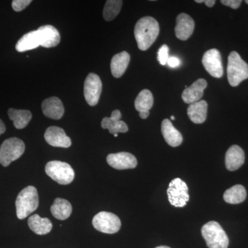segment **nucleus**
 Returning <instances> with one entry per match:
<instances>
[{
    "mask_svg": "<svg viewBox=\"0 0 248 248\" xmlns=\"http://www.w3.org/2000/svg\"><path fill=\"white\" fill-rule=\"evenodd\" d=\"M180 63V60L175 58V57H170L167 62V64H169V66L172 67V68H176V67L179 66Z\"/></svg>",
    "mask_w": 248,
    "mask_h": 248,
    "instance_id": "nucleus-32",
    "label": "nucleus"
},
{
    "mask_svg": "<svg viewBox=\"0 0 248 248\" xmlns=\"http://www.w3.org/2000/svg\"><path fill=\"white\" fill-rule=\"evenodd\" d=\"M122 3L123 1L121 0H108L103 11L104 19L107 22L113 20L120 14Z\"/></svg>",
    "mask_w": 248,
    "mask_h": 248,
    "instance_id": "nucleus-28",
    "label": "nucleus"
},
{
    "mask_svg": "<svg viewBox=\"0 0 248 248\" xmlns=\"http://www.w3.org/2000/svg\"><path fill=\"white\" fill-rule=\"evenodd\" d=\"M208 83L204 79L196 80L190 87H187L182 93V99L186 104H193L199 102L203 96L204 90Z\"/></svg>",
    "mask_w": 248,
    "mask_h": 248,
    "instance_id": "nucleus-15",
    "label": "nucleus"
},
{
    "mask_svg": "<svg viewBox=\"0 0 248 248\" xmlns=\"http://www.w3.org/2000/svg\"><path fill=\"white\" fill-rule=\"evenodd\" d=\"M31 2V0H14L12 1V8L16 12H19L25 9Z\"/></svg>",
    "mask_w": 248,
    "mask_h": 248,
    "instance_id": "nucleus-30",
    "label": "nucleus"
},
{
    "mask_svg": "<svg viewBox=\"0 0 248 248\" xmlns=\"http://www.w3.org/2000/svg\"><path fill=\"white\" fill-rule=\"evenodd\" d=\"M72 210L73 208L71 203L61 198H57L50 208L52 215L58 220L67 219L71 216Z\"/></svg>",
    "mask_w": 248,
    "mask_h": 248,
    "instance_id": "nucleus-24",
    "label": "nucleus"
},
{
    "mask_svg": "<svg viewBox=\"0 0 248 248\" xmlns=\"http://www.w3.org/2000/svg\"><path fill=\"white\" fill-rule=\"evenodd\" d=\"M169 58V47L166 45L161 46L158 50V61L161 65L164 66L167 64Z\"/></svg>",
    "mask_w": 248,
    "mask_h": 248,
    "instance_id": "nucleus-29",
    "label": "nucleus"
},
{
    "mask_svg": "<svg viewBox=\"0 0 248 248\" xmlns=\"http://www.w3.org/2000/svg\"><path fill=\"white\" fill-rule=\"evenodd\" d=\"M45 171L48 177L60 185H68L75 178V172L71 166L62 161H49L46 165Z\"/></svg>",
    "mask_w": 248,
    "mask_h": 248,
    "instance_id": "nucleus-6",
    "label": "nucleus"
},
{
    "mask_svg": "<svg viewBox=\"0 0 248 248\" xmlns=\"http://www.w3.org/2000/svg\"><path fill=\"white\" fill-rule=\"evenodd\" d=\"M150 115V111H143L140 112V117L143 120H146Z\"/></svg>",
    "mask_w": 248,
    "mask_h": 248,
    "instance_id": "nucleus-33",
    "label": "nucleus"
},
{
    "mask_svg": "<svg viewBox=\"0 0 248 248\" xmlns=\"http://www.w3.org/2000/svg\"><path fill=\"white\" fill-rule=\"evenodd\" d=\"M175 35L180 40L186 41L190 38L195 29V21L186 14H180L176 19Z\"/></svg>",
    "mask_w": 248,
    "mask_h": 248,
    "instance_id": "nucleus-14",
    "label": "nucleus"
},
{
    "mask_svg": "<svg viewBox=\"0 0 248 248\" xmlns=\"http://www.w3.org/2000/svg\"><path fill=\"white\" fill-rule=\"evenodd\" d=\"M8 115L10 120L14 122V126L17 129L26 128L32 119V113L28 110L10 108L8 111Z\"/></svg>",
    "mask_w": 248,
    "mask_h": 248,
    "instance_id": "nucleus-25",
    "label": "nucleus"
},
{
    "mask_svg": "<svg viewBox=\"0 0 248 248\" xmlns=\"http://www.w3.org/2000/svg\"><path fill=\"white\" fill-rule=\"evenodd\" d=\"M154 99L149 90H142L135 101V107L139 112L150 111L153 107Z\"/></svg>",
    "mask_w": 248,
    "mask_h": 248,
    "instance_id": "nucleus-27",
    "label": "nucleus"
},
{
    "mask_svg": "<svg viewBox=\"0 0 248 248\" xmlns=\"http://www.w3.org/2000/svg\"><path fill=\"white\" fill-rule=\"evenodd\" d=\"M107 162L109 166L117 170L133 169L138 165L136 157L125 152L108 155Z\"/></svg>",
    "mask_w": 248,
    "mask_h": 248,
    "instance_id": "nucleus-11",
    "label": "nucleus"
},
{
    "mask_svg": "<svg viewBox=\"0 0 248 248\" xmlns=\"http://www.w3.org/2000/svg\"><path fill=\"white\" fill-rule=\"evenodd\" d=\"M227 74L229 84L233 87L248 78V64L236 51H232L228 56Z\"/></svg>",
    "mask_w": 248,
    "mask_h": 248,
    "instance_id": "nucleus-4",
    "label": "nucleus"
},
{
    "mask_svg": "<svg viewBox=\"0 0 248 248\" xmlns=\"http://www.w3.org/2000/svg\"><path fill=\"white\" fill-rule=\"evenodd\" d=\"M31 231L38 235L48 234L51 231L53 224L48 218H42L38 215H34L28 221Z\"/></svg>",
    "mask_w": 248,
    "mask_h": 248,
    "instance_id": "nucleus-22",
    "label": "nucleus"
},
{
    "mask_svg": "<svg viewBox=\"0 0 248 248\" xmlns=\"http://www.w3.org/2000/svg\"><path fill=\"white\" fill-rule=\"evenodd\" d=\"M203 3H205V4L208 7L211 8L215 4L216 1H215V0H204Z\"/></svg>",
    "mask_w": 248,
    "mask_h": 248,
    "instance_id": "nucleus-34",
    "label": "nucleus"
},
{
    "mask_svg": "<svg viewBox=\"0 0 248 248\" xmlns=\"http://www.w3.org/2000/svg\"><path fill=\"white\" fill-rule=\"evenodd\" d=\"M16 213L19 219H24L33 213L39 206V197L37 189L30 186L23 189L16 202Z\"/></svg>",
    "mask_w": 248,
    "mask_h": 248,
    "instance_id": "nucleus-2",
    "label": "nucleus"
},
{
    "mask_svg": "<svg viewBox=\"0 0 248 248\" xmlns=\"http://www.w3.org/2000/svg\"><path fill=\"white\" fill-rule=\"evenodd\" d=\"M93 227L97 231L106 234H115L120 231L122 223L115 214L100 212L93 217Z\"/></svg>",
    "mask_w": 248,
    "mask_h": 248,
    "instance_id": "nucleus-8",
    "label": "nucleus"
},
{
    "mask_svg": "<svg viewBox=\"0 0 248 248\" xmlns=\"http://www.w3.org/2000/svg\"><path fill=\"white\" fill-rule=\"evenodd\" d=\"M114 136H115V138H117V137H118V135H117V134H115V135H114Z\"/></svg>",
    "mask_w": 248,
    "mask_h": 248,
    "instance_id": "nucleus-38",
    "label": "nucleus"
},
{
    "mask_svg": "<svg viewBox=\"0 0 248 248\" xmlns=\"http://www.w3.org/2000/svg\"><path fill=\"white\" fill-rule=\"evenodd\" d=\"M167 195L170 203L176 208H183L190 200L187 184L179 178L170 183Z\"/></svg>",
    "mask_w": 248,
    "mask_h": 248,
    "instance_id": "nucleus-7",
    "label": "nucleus"
},
{
    "mask_svg": "<svg viewBox=\"0 0 248 248\" xmlns=\"http://www.w3.org/2000/svg\"><path fill=\"white\" fill-rule=\"evenodd\" d=\"M37 32L40 46L42 47L52 48L60 44L61 40L60 32L53 26H42L37 29Z\"/></svg>",
    "mask_w": 248,
    "mask_h": 248,
    "instance_id": "nucleus-13",
    "label": "nucleus"
},
{
    "mask_svg": "<svg viewBox=\"0 0 248 248\" xmlns=\"http://www.w3.org/2000/svg\"><path fill=\"white\" fill-rule=\"evenodd\" d=\"M135 37L138 48L141 50H148L159 34V25L155 18L146 16L139 19L135 25Z\"/></svg>",
    "mask_w": 248,
    "mask_h": 248,
    "instance_id": "nucleus-1",
    "label": "nucleus"
},
{
    "mask_svg": "<svg viewBox=\"0 0 248 248\" xmlns=\"http://www.w3.org/2000/svg\"><path fill=\"white\" fill-rule=\"evenodd\" d=\"M42 112L46 117L53 120H60L64 114V107L62 101L56 97L44 100L42 104Z\"/></svg>",
    "mask_w": 248,
    "mask_h": 248,
    "instance_id": "nucleus-17",
    "label": "nucleus"
},
{
    "mask_svg": "<svg viewBox=\"0 0 248 248\" xmlns=\"http://www.w3.org/2000/svg\"><path fill=\"white\" fill-rule=\"evenodd\" d=\"M122 118V113L119 110H114L112 112L110 117H104L102 121V128L108 129L110 134L125 133L128 131V127L127 124L123 121L120 120Z\"/></svg>",
    "mask_w": 248,
    "mask_h": 248,
    "instance_id": "nucleus-16",
    "label": "nucleus"
},
{
    "mask_svg": "<svg viewBox=\"0 0 248 248\" xmlns=\"http://www.w3.org/2000/svg\"><path fill=\"white\" fill-rule=\"evenodd\" d=\"M46 141L49 145L60 148H69L72 145L71 138L67 136L64 130L58 126H50L45 134Z\"/></svg>",
    "mask_w": 248,
    "mask_h": 248,
    "instance_id": "nucleus-12",
    "label": "nucleus"
},
{
    "mask_svg": "<svg viewBox=\"0 0 248 248\" xmlns=\"http://www.w3.org/2000/svg\"><path fill=\"white\" fill-rule=\"evenodd\" d=\"M6 131V126H5L4 122L0 120V135L4 134Z\"/></svg>",
    "mask_w": 248,
    "mask_h": 248,
    "instance_id": "nucleus-35",
    "label": "nucleus"
},
{
    "mask_svg": "<svg viewBox=\"0 0 248 248\" xmlns=\"http://www.w3.org/2000/svg\"><path fill=\"white\" fill-rule=\"evenodd\" d=\"M171 120H175V117H174V116H171Z\"/></svg>",
    "mask_w": 248,
    "mask_h": 248,
    "instance_id": "nucleus-37",
    "label": "nucleus"
},
{
    "mask_svg": "<svg viewBox=\"0 0 248 248\" xmlns=\"http://www.w3.org/2000/svg\"><path fill=\"white\" fill-rule=\"evenodd\" d=\"M246 4H248V0H246Z\"/></svg>",
    "mask_w": 248,
    "mask_h": 248,
    "instance_id": "nucleus-39",
    "label": "nucleus"
},
{
    "mask_svg": "<svg viewBox=\"0 0 248 248\" xmlns=\"http://www.w3.org/2000/svg\"><path fill=\"white\" fill-rule=\"evenodd\" d=\"M40 40L37 30L31 31L21 37L20 40L16 44V48L19 53L27 51L38 48L40 46Z\"/></svg>",
    "mask_w": 248,
    "mask_h": 248,
    "instance_id": "nucleus-23",
    "label": "nucleus"
},
{
    "mask_svg": "<svg viewBox=\"0 0 248 248\" xmlns=\"http://www.w3.org/2000/svg\"><path fill=\"white\" fill-rule=\"evenodd\" d=\"M130 61V55L126 51L121 52L112 57L110 62L111 73L116 78L123 76L128 68Z\"/></svg>",
    "mask_w": 248,
    "mask_h": 248,
    "instance_id": "nucleus-20",
    "label": "nucleus"
},
{
    "mask_svg": "<svg viewBox=\"0 0 248 248\" xmlns=\"http://www.w3.org/2000/svg\"><path fill=\"white\" fill-rule=\"evenodd\" d=\"M102 91V82L95 73H90L84 81V94L86 102L94 107L99 102Z\"/></svg>",
    "mask_w": 248,
    "mask_h": 248,
    "instance_id": "nucleus-9",
    "label": "nucleus"
},
{
    "mask_svg": "<svg viewBox=\"0 0 248 248\" xmlns=\"http://www.w3.org/2000/svg\"><path fill=\"white\" fill-rule=\"evenodd\" d=\"M187 115L193 123L203 124L205 122L208 113V103L202 100L190 104L187 108Z\"/></svg>",
    "mask_w": 248,
    "mask_h": 248,
    "instance_id": "nucleus-21",
    "label": "nucleus"
},
{
    "mask_svg": "<svg viewBox=\"0 0 248 248\" xmlns=\"http://www.w3.org/2000/svg\"><path fill=\"white\" fill-rule=\"evenodd\" d=\"M25 151V144L16 138L8 139L0 146V164L4 167L19 159Z\"/></svg>",
    "mask_w": 248,
    "mask_h": 248,
    "instance_id": "nucleus-5",
    "label": "nucleus"
},
{
    "mask_svg": "<svg viewBox=\"0 0 248 248\" xmlns=\"http://www.w3.org/2000/svg\"><path fill=\"white\" fill-rule=\"evenodd\" d=\"M202 63L210 76L216 78H221L223 76L221 55L217 49H210L205 52L202 59Z\"/></svg>",
    "mask_w": 248,
    "mask_h": 248,
    "instance_id": "nucleus-10",
    "label": "nucleus"
},
{
    "mask_svg": "<svg viewBox=\"0 0 248 248\" xmlns=\"http://www.w3.org/2000/svg\"><path fill=\"white\" fill-rule=\"evenodd\" d=\"M161 133L168 144L172 147L180 146L183 142L182 134L174 128L170 121L165 119L161 123Z\"/></svg>",
    "mask_w": 248,
    "mask_h": 248,
    "instance_id": "nucleus-19",
    "label": "nucleus"
},
{
    "mask_svg": "<svg viewBox=\"0 0 248 248\" xmlns=\"http://www.w3.org/2000/svg\"><path fill=\"white\" fill-rule=\"evenodd\" d=\"M242 1L241 0H221V3L225 6H230L232 9H236L239 7Z\"/></svg>",
    "mask_w": 248,
    "mask_h": 248,
    "instance_id": "nucleus-31",
    "label": "nucleus"
},
{
    "mask_svg": "<svg viewBox=\"0 0 248 248\" xmlns=\"http://www.w3.org/2000/svg\"><path fill=\"white\" fill-rule=\"evenodd\" d=\"M247 192L244 186L235 185L228 189L223 195L225 202L228 203L238 204L246 200Z\"/></svg>",
    "mask_w": 248,
    "mask_h": 248,
    "instance_id": "nucleus-26",
    "label": "nucleus"
},
{
    "mask_svg": "<svg viewBox=\"0 0 248 248\" xmlns=\"http://www.w3.org/2000/svg\"><path fill=\"white\" fill-rule=\"evenodd\" d=\"M156 248H171L168 247V246H159V247H156Z\"/></svg>",
    "mask_w": 248,
    "mask_h": 248,
    "instance_id": "nucleus-36",
    "label": "nucleus"
},
{
    "mask_svg": "<svg viewBox=\"0 0 248 248\" xmlns=\"http://www.w3.org/2000/svg\"><path fill=\"white\" fill-rule=\"evenodd\" d=\"M202 234L209 248H228L229 239L221 225L210 221L202 227Z\"/></svg>",
    "mask_w": 248,
    "mask_h": 248,
    "instance_id": "nucleus-3",
    "label": "nucleus"
},
{
    "mask_svg": "<svg viewBox=\"0 0 248 248\" xmlns=\"http://www.w3.org/2000/svg\"><path fill=\"white\" fill-rule=\"evenodd\" d=\"M226 169L230 171L236 170L243 166L245 162V153L239 146H232L226 152Z\"/></svg>",
    "mask_w": 248,
    "mask_h": 248,
    "instance_id": "nucleus-18",
    "label": "nucleus"
}]
</instances>
